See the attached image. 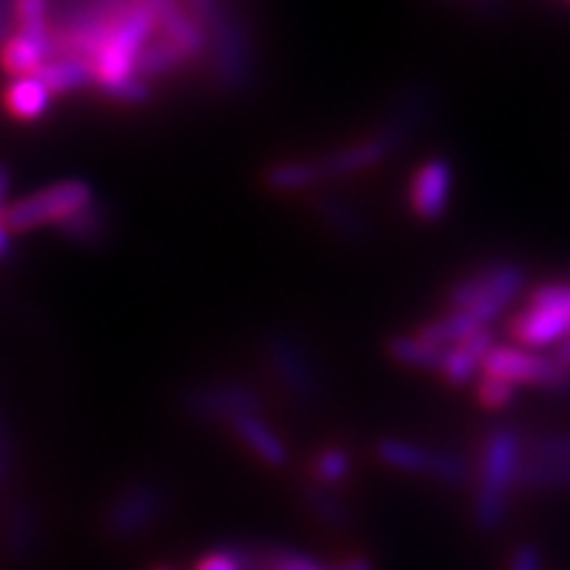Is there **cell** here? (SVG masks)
Segmentation results:
<instances>
[{"instance_id":"18","label":"cell","mask_w":570,"mask_h":570,"mask_svg":"<svg viewBox=\"0 0 570 570\" xmlns=\"http://www.w3.org/2000/svg\"><path fill=\"white\" fill-rule=\"evenodd\" d=\"M185 63H188V59H185L180 48L159 35V38H151L140 48L138 61H135V75L142 77L146 82H154L175 75Z\"/></svg>"},{"instance_id":"10","label":"cell","mask_w":570,"mask_h":570,"mask_svg":"<svg viewBox=\"0 0 570 570\" xmlns=\"http://www.w3.org/2000/svg\"><path fill=\"white\" fill-rule=\"evenodd\" d=\"M53 59V38L48 24L17 27L0 46V69L9 77L35 75L42 63Z\"/></svg>"},{"instance_id":"27","label":"cell","mask_w":570,"mask_h":570,"mask_svg":"<svg viewBox=\"0 0 570 570\" xmlns=\"http://www.w3.org/2000/svg\"><path fill=\"white\" fill-rule=\"evenodd\" d=\"M104 96L111 98V101H117V104H125V106H140V104L151 101V82H146L138 75H130L127 80L117 82L114 88L106 90Z\"/></svg>"},{"instance_id":"19","label":"cell","mask_w":570,"mask_h":570,"mask_svg":"<svg viewBox=\"0 0 570 570\" xmlns=\"http://www.w3.org/2000/svg\"><path fill=\"white\" fill-rule=\"evenodd\" d=\"M262 180L275 194H296V190H309L320 185L312 159H283L269 164Z\"/></svg>"},{"instance_id":"34","label":"cell","mask_w":570,"mask_h":570,"mask_svg":"<svg viewBox=\"0 0 570 570\" xmlns=\"http://www.w3.org/2000/svg\"><path fill=\"white\" fill-rule=\"evenodd\" d=\"M333 570H373V566H370L365 558H348Z\"/></svg>"},{"instance_id":"31","label":"cell","mask_w":570,"mask_h":570,"mask_svg":"<svg viewBox=\"0 0 570 570\" xmlns=\"http://www.w3.org/2000/svg\"><path fill=\"white\" fill-rule=\"evenodd\" d=\"M508 570H541V558L537 547L520 544L515 554H512Z\"/></svg>"},{"instance_id":"9","label":"cell","mask_w":570,"mask_h":570,"mask_svg":"<svg viewBox=\"0 0 570 570\" xmlns=\"http://www.w3.org/2000/svg\"><path fill=\"white\" fill-rule=\"evenodd\" d=\"M454 173L449 159L433 156L423 161L410 183V209L425 223H436L446 214L449 198H452Z\"/></svg>"},{"instance_id":"15","label":"cell","mask_w":570,"mask_h":570,"mask_svg":"<svg viewBox=\"0 0 570 570\" xmlns=\"http://www.w3.org/2000/svg\"><path fill=\"white\" fill-rule=\"evenodd\" d=\"M156 30H159L161 38L175 42L188 61L206 56V27L196 17H190L185 6H177V9L156 19Z\"/></svg>"},{"instance_id":"5","label":"cell","mask_w":570,"mask_h":570,"mask_svg":"<svg viewBox=\"0 0 570 570\" xmlns=\"http://www.w3.org/2000/svg\"><path fill=\"white\" fill-rule=\"evenodd\" d=\"M570 325V291L566 283H544L531 291L529 304L510 323L518 346L541 352L566 341Z\"/></svg>"},{"instance_id":"13","label":"cell","mask_w":570,"mask_h":570,"mask_svg":"<svg viewBox=\"0 0 570 570\" xmlns=\"http://www.w3.org/2000/svg\"><path fill=\"white\" fill-rule=\"evenodd\" d=\"M230 423L238 433V439L252 449V452L267 465L281 468L288 460V446L285 441L277 436V433L269 428L265 420H262L256 412H240V415L230 417Z\"/></svg>"},{"instance_id":"36","label":"cell","mask_w":570,"mask_h":570,"mask_svg":"<svg viewBox=\"0 0 570 570\" xmlns=\"http://www.w3.org/2000/svg\"><path fill=\"white\" fill-rule=\"evenodd\" d=\"M151 570H183V568H175V566H156Z\"/></svg>"},{"instance_id":"23","label":"cell","mask_w":570,"mask_h":570,"mask_svg":"<svg viewBox=\"0 0 570 570\" xmlns=\"http://www.w3.org/2000/svg\"><path fill=\"white\" fill-rule=\"evenodd\" d=\"M196 404L206 412V415H223L230 420L235 415H240V412H254L256 396L246 389L225 386L204 391V394L196 399Z\"/></svg>"},{"instance_id":"20","label":"cell","mask_w":570,"mask_h":570,"mask_svg":"<svg viewBox=\"0 0 570 570\" xmlns=\"http://www.w3.org/2000/svg\"><path fill=\"white\" fill-rule=\"evenodd\" d=\"M156 510H159V499H156L151 489L127 491V494L114 504L111 529L119 533L140 531V525L151 523Z\"/></svg>"},{"instance_id":"22","label":"cell","mask_w":570,"mask_h":570,"mask_svg":"<svg viewBox=\"0 0 570 570\" xmlns=\"http://www.w3.org/2000/svg\"><path fill=\"white\" fill-rule=\"evenodd\" d=\"M391 360L399 365L415 367V370H439L441 356H444V346L431 344V341L415 336H394L389 341Z\"/></svg>"},{"instance_id":"16","label":"cell","mask_w":570,"mask_h":570,"mask_svg":"<svg viewBox=\"0 0 570 570\" xmlns=\"http://www.w3.org/2000/svg\"><path fill=\"white\" fill-rule=\"evenodd\" d=\"M111 230L109 223V212H106L104 204L90 202L85 204L82 209L67 214V217L56 223V233L61 238L71 240L77 246H98L104 244L106 235Z\"/></svg>"},{"instance_id":"24","label":"cell","mask_w":570,"mask_h":570,"mask_svg":"<svg viewBox=\"0 0 570 570\" xmlns=\"http://www.w3.org/2000/svg\"><path fill=\"white\" fill-rule=\"evenodd\" d=\"M269 352H273L277 367H281V373L285 377V383H291V386L298 389L304 383V386H312L309 381V365H306V356L298 352V346L294 341L288 338H273L269 341Z\"/></svg>"},{"instance_id":"30","label":"cell","mask_w":570,"mask_h":570,"mask_svg":"<svg viewBox=\"0 0 570 570\" xmlns=\"http://www.w3.org/2000/svg\"><path fill=\"white\" fill-rule=\"evenodd\" d=\"M273 570H333V568L325 566V562L306 558V554H281V558L273 562Z\"/></svg>"},{"instance_id":"3","label":"cell","mask_w":570,"mask_h":570,"mask_svg":"<svg viewBox=\"0 0 570 570\" xmlns=\"http://www.w3.org/2000/svg\"><path fill=\"white\" fill-rule=\"evenodd\" d=\"M206 59L214 82L227 92H244L254 82L252 40L246 27L225 6L206 24Z\"/></svg>"},{"instance_id":"29","label":"cell","mask_w":570,"mask_h":570,"mask_svg":"<svg viewBox=\"0 0 570 570\" xmlns=\"http://www.w3.org/2000/svg\"><path fill=\"white\" fill-rule=\"evenodd\" d=\"M196 570H244V562L238 560V554L219 550L204 554V558L198 560Z\"/></svg>"},{"instance_id":"25","label":"cell","mask_w":570,"mask_h":570,"mask_svg":"<svg viewBox=\"0 0 570 570\" xmlns=\"http://www.w3.org/2000/svg\"><path fill=\"white\" fill-rule=\"evenodd\" d=\"M475 394H479L481 407L499 412V410H508L512 404V399H515V386L508 381H502V377L483 373L479 386H475Z\"/></svg>"},{"instance_id":"28","label":"cell","mask_w":570,"mask_h":570,"mask_svg":"<svg viewBox=\"0 0 570 570\" xmlns=\"http://www.w3.org/2000/svg\"><path fill=\"white\" fill-rule=\"evenodd\" d=\"M51 17V0H17L13 3V21L17 27L48 24Z\"/></svg>"},{"instance_id":"26","label":"cell","mask_w":570,"mask_h":570,"mask_svg":"<svg viewBox=\"0 0 570 570\" xmlns=\"http://www.w3.org/2000/svg\"><path fill=\"white\" fill-rule=\"evenodd\" d=\"M348 470H352V458H348L344 449H338V446L323 449L315 460V475L323 483L344 481L348 475Z\"/></svg>"},{"instance_id":"2","label":"cell","mask_w":570,"mask_h":570,"mask_svg":"<svg viewBox=\"0 0 570 570\" xmlns=\"http://www.w3.org/2000/svg\"><path fill=\"white\" fill-rule=\"evenodd\" d=\"M520 465V441L508 428H497L483 444L481 479L475 491V518L481 529H497L504 520L512 481Z\"/></svg>"},{"instance_id":"33","label":"cell","mask_w":570,"mask_h":570,"mask_svg":"<svg viewBox=\"0 0 570 570\" xmlns=\"http://www.w3.org/2000/svg\"><path fill=\"white\" fill-rule=\"evenodd\" d=\"M11 256V233L9 227L3 225V219H0V262L9 259Z\"/></svg>"},{"instance_id":"4","label":"cell","mask_w":570,"mask_h":570,"mask_svg":"<svg viewBox=\"0 0 570 570\" xmlns=\"http://www.w3.org/2000/svg\"><path fill=\"white\" fill-rule=\"evenodd\" d=\"M523 267L502 262V265H491L454 285L449 291V309H462L481 325H489L523 294Z\"/></svg>"},{"instance_id":"32","label":"cell","mask_w":570,"mask_h":570,"mask_svg":"<svg viewBox=\"0 0 570 570\" xmlns=\"http://www.w3.org/2000/svg\"><path fill=\"white\" fill-rule=\"evenodd\" d=\"M9 194H11V169L6 164H0V219H3L6 206H9Z\"/></svg>"},{"instance_id":"11","label":"cell","mask_w":570,"mask_h":570,"mask_svg":"<svg viewBox=\"0 0 570 570\" xmlns=\"http://www.w3.org/2000/svg\"><path fill=\"white\" fill-rule=\"evenodd\" d=\"M491 346H494V333H491L489 327L470 333L468 338L444 348L439 373L444 375L452 386H468V383L479 375V370L483 367V356L489 354Z\"/></svg>"},{"instance_id":"6","label":"cell","mask_w":570,"mask_h":570,"mask_svg":"<svg viewBox=\"0 0 570 570\" xmlns=\"http://www.w3.org/2000/svg\"><path fill=\"white\" fill-rule=\"evenodd\" d=\"M90 202H96V188L88 180H61L6 206L3 225L9 233H30L40 225H56Z\"/></svg>"},{"instance_id":"21","label":"cell","mask_w":570,"mask_h":570,"mask_svg":"<svg viewBox=\"0 0 570 570\" xmlns=\"http://www.w3.org/2000/svg\"><path fill=\"white\" fill-rule=\"evenodd\" d=\"M481 327H487V325H481L479 320H475L473 315H468V312L449 309V315L431 320V323H425L423 327H420L417 336L431 341V344L446 348V346L458 344V341H462V338H468L470 333L481 331Z\"/></svg>"},{"instance_id":"7","label":"cell","mask_w":570,"mask_h":570,"mask_svg":"<svg viewBox=\"0 0 570 570\" xmlns=\"http://www.w3.org/2000/svg\"><path fill=\"white\" fill-rule=\"evenodd\" d=\"M560 354L547 356L523 346H491L483 356V373L502 377L512 386H541L560 389L568 375V344L560 341Z\"/></svg>"},{"instance_id":"1","label":"cell","mask_w":570,"mask_h":570,"mask_svg":"<svg viewBox=\"0 0 570 570\" xmlns=\"http://www.w3.org/2000/svg\"><path fill=\"white\" fill-rule=\"evenodd\" d=\"M154 32L156 17L151 9L135 0L106 35L98 53L92 56V77H96L92 88L106 92L117 82L135 75V61H138L140 48L154 38Z\"/></svg>"},{"instance_id":"35","label":"cell","mask_w":570,"mask_h":570,"mask_svg":"<svg viewBox=\"0 0 570 570\" xmlns=\"http://www.w3.org/2000/svg\"><path fill=\"white\" fill-rule=\"evenodd\" d=\"M13 3L17 0H0V21H13Z\"/></svg>"},{"instance_id":"14","label":"cell","mask_w":570,"mask_h":570,"mask_svg":"<svg viewBox=\"0 0 570 570\" xmlns=\"http://www.w3.org/2000/svg\"><path fill=\"white\" fill-rule=\"evenodd\" d=\"M51 92L35 75L11 77L3 90V106L19 122H38V119L51 109Z\"/></svg>"},{"instance_id":"8","label":"cell","mask_w":570,"mask_h":570,"mask_svg":"<svg viewBox=\"0 0 570 570\" xmlns=\"http://www.w3.org/2000/svg\"><path fill=\"white\" fill-rule=\"evenodd\" d=\"M377 458L386 462L389 468L402 470V473L431 475L439 481H460L465 468L462 462L449 452H433V449L417 446L412 441L386 439L377 444Z\"/></svg>"},{"instance_id":"17","label":"cell","mask_w":570,"mask_h":570,"mask_svg":"<svg viewBox=\"0 0 570 570\" xmlns=\"http://www.w3.org/2000/svg\"><path fill=\"white\" fill-rule=\"evenodd\" d=\"M309 204H312V209L317 212V217L323 219V223L331 227L333 233H338L341 238L360 240L362 235L367 233V225H365V219H362V214L356 212L344 196L317 190V194H312Z\"/></svg>"},{"instance_id":"12","label":"cell","mask_w":570,"mask_h":570,"mask_svg":"<svg viewBox=\"0 0 570 570\" xmlns=\"http://www.w3.org/2000/svg\"><path fill=\"white\" fill-rule=\"evenodd\" d=\"M35 77L46 85L51 96H67L85 88H92V61L85 56H53L35 71Z\"/></svg>"}]
</instances>
